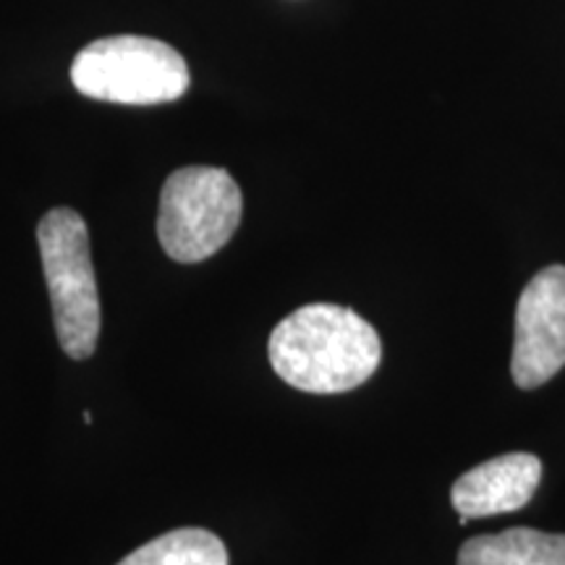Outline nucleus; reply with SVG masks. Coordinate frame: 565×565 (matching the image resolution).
I'll return each mask as SVG.
<instances>
[{"instance_id": "obj_7", "label": "nucleus", "mask_w": 565, "mask_h": 565, "mask_svg": "<svg viewBox=\"0 0 565 565\" xmlns=\"http://www.w3.org/2000/svg\"><path fill=\"white\" fill-rule=\"evenodd\" d=\"M458 565H565V534L529 526L479 534L458 550Z\"/></svg>"}, {"instance_id": "obj_5", "label": "nucleus", "mask_w": 565, "mask_h": 565, "mask_svg": "<svg viewBox=\"0 0 565 565\" xmlns=\"http://www.w3.org/2000/svg\"><path fill=\"white\" fill-rule=\"evenodd\" d=\"M565 366V267L536 273L519 296L511 372L524 391L550 383Z\"/></svg>"}, {"instance_id": "obj_8", "label": "nucleus", "mask_w": 565, "mask_h": 565, "mask_svg": "<svg viewBox=\"0 0 565 565\" xmlns=\"http://www.w3.org/2000/svg\"><path fill=\"white\" fill-rule=\"evenodd\" d=\"M118 565H228V550L207 529H175L134 550Z\"/></svg>"}, {"instance_id": "obj_1", "label": "nucleus", "mask_w": 565, "mask_h": 565, "mask_svg": "<svg viewBox=\"0 0 565 565\" xmlns=\"http://www.w3.org/2000/svg\"><path fill=\"white\" fill-rule=\"evenodd\" d=\"M270 364L282 383L303 393H345L377 372L383 345L377 330L353 309L307 303L270 335Z\"/></svg>"}, {"instance_id": "obj_3", "label": "nucleus", "mask_w": 565, "mask_h": 565, "mask_svg": "<svg viewBox=\"0 0 565 565\" xmlns=\"http://www.w3.org/2000/svg\"><path fill=\"white\" fill-rule=\"evenodd\" d=\"M38 244L61 349L82 362L100 338V296L87 223L76 210H51L38 225Z\"/></svg>"}, {"instance_id": "obj_4", "label": "nucleus", "mask_w": 565, "mask_h": 565, "mask_svg": "<svg viewBox=\"0 0 565 565\" xmlns=\"http://www.w3.org/2000/svg\"><path fill=\"white\" fill-rule=\"evenodd\" d=\"M242 212V189L223 168H179L162 186L158 238L175 263H204L231 242Z\"/></svg>"}, {"instance_id": "obj_2", "label": "nucleus", "mask_w": 565, "mask_h": 565, "mask_svg": "<svg viewBox=\"0 0 565 565\" xmlns=\"http://www.w3.org/2000/svg\"><path fill=\"white\" fill-rule=\"evenodd\" d=\"M71 82L92 100L160 105L186 95L189 66L168 42L116 34L89 42L71 63Z\"/></svg>"}, {"instance_id": "obj_6", "label": "nucleus", "mask_w": 565, "mask_h": 565, "mask_svg": "<svg viewBox=\"0 0 565 565\" xmlns=\"http://www.w3.org/2000/svg\"><path fill=\"white\" fill-rule=\"evenodd\" d=\"M542 482V461L532 454H505L475 466L456 479L450 500L461 524L524 508Z\"/></svg>"}]
</instances>
